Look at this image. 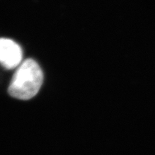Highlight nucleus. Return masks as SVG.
Masks as SVG:
<instances>
[{"instance_id": "f257e3e1", "label": "nucleus", "mask_w": 155, "mask_h": 155, "mask_svg": "<svg viewBox=\"0 0 155 155\" xmlns=\"http://www.w3.org/2000/svg\"><path fill=\"white\" fill-rule=\"evenodd\" d=\"M43 80V74L40 65L28 58L18 66L8 87V93L15 98L29 100L40 91Z\"/></svg>"}, {"instance_id": "f03ea898", "label": "nucleus", "mask_w": 155, "mask_h": 155, "mask_svg": "<svg viewBox=\"0 0 155 155\" xmlns=\"http://www.w3.org/2000/svg\"><path fill=\"white\" fill-rule=\"evenodd\" d=\"M22 51L16 42L7 38H0V64L7 69L21 64Z\"/></svg>"}]
</instances>
